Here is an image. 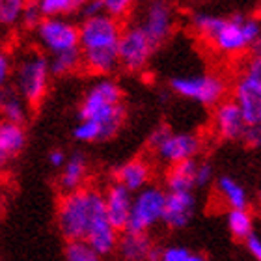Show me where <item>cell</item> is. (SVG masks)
Instances as JSON below:
<instances>
[{
    "label": "cell",
    "mask_w": 261,
    "mask_h": 261,
    "mask_svg": "<svg viewBox=\"0 0 261 261\" xmlns=\"http://www.w3.org/2000/svg\"><path fill=\"white\" fill-rule=\"evenodd\" d=\"M198 163H200L198 159H192L187 163L170 166L168 174H166V183H164L166 192H194Z\"/></svg>",
    "instance_id": "obj_20"
},
{
    "label": "cell",
    "mask_w": 261,
    "mask_h": 261,
    "mask_svg": "<svg viewBox=\"0 0 261 261\" xmlns=\"http://www.w3.org/2000/svg\"><path fill=\"white\" fill-rule=\"evenodd\" d=\"M50 76L49 58L39 50H30L17 62L13 69V92L28 107H38L47 97Z\"/></svg>",
    "instance_id": "obj_5"
},
{
    "label": "cell",
    "mask_w": 261,
    "mask_h": 261,
    "mask_svg": "<svg viewBox=\"0 0 261 261\" xmlns=\"http://www.w3.org/2000/svg\"><path fill=\"white\" fill-rule=\"evenodd\" d=\"M155 243L147 233H123L118 241V256L121 261H147L155 252Z\"/></svg>",
    "instance_id": "obj_19"
},
{
    "label": "cell",
    "mask_w": 261,
    "mask_h": 261,
    "mask_svg": "<svg viewBox=\"0 0 261 261\" xmlns=\"http://www.w3.org/2000/svg\"><path fill=\"white\" fill-rule=\"evenodd\" d=\"M170 90L181 99L198 103L201 107H217L226 101L229 86L226 79L217 73H194V75L172 76L168 82Z\"/></svg>",
    "instance_id": "obj_6"
},
{
    "label": "cell",
    "mask_w": 261,
    "mask_h": 261,
    "mask_svg": "<svg viewBox=\"0 0 261 261\" xmlns=\"http://www.w3.org/2000/svg\"><path fill=\"white\" fill-rule=\"evenodd\" d=\"M157 47L151 43L144 30L138 24H130L123 28L118 45V56H120V67L127 73H138L146 69L153 53Z\"/></svg>",
    "instance_id": "obj_8"
},
{
    "label": "cell",
    "mask_w": 261,
    "mask_h": 261,
    "mask_svg": "<svg viewBox=\"0 0 261 261\" xmlns=\"http://www.w3.org/2000/svg\"><path fill=\"white\" fill-rule=\"evenodd\" d=\"M259 200H261V194H259Z\"/></svg>",
    "instance_id": "obj_43"
},
{
    "label": "cell",
    "mask_w": 261,
    "mask_h": 261,
    "mask_svg": "<svg viewBox=\"0 0 261 261\" xmlns=\"http://www.w3.org/2000/svg\"><path fill=\"white\" fill-rule=\"evenodd\" d=\"M201 146H203V140L200 135L191 133V130H179V133L172 130L166 136V140L153 153L161 163L175 166V164L196 159V155L201 151Z\"/></svg>",
    "instance_id": "obj_10"
},
{
    "label": "cell",
    "mask_w": 261,
    "mask_h": 261,
    "mask_svg": "<svg viewBox=\"0 0 261 261\" xmlns=\"http://www.w3.org/2000/svg\"><path fill=\"white\" fill-rule=\"evenodd\" d=\"M49 65H50L53 76L73 75V73H76L81 67H84L81 49L65 50V53H60V55L49 56Z\"/></svg>",
    "instance_id": "obj_23"
},
{
    "label": "cell",
    "mask_w": 261,
    "mask_h": 261,
    "mask_svg": "<svg viewBox=\"0 0 261 261\" xmlns=\"http://www.w3.org/2000/svg\"><path fill=\"white\" fill-rule=\"evenodd\" d=\"M88 177V159L84 153L75 151L67 157V163L60 170L58 175V187L62 194H71L84 189V181Z\"/></svg>",
    "instance_id": "obj_18"
},
{
    "label": "cell",
    "mask_w": 261,
    "mask_h": 261,
    "mask_svg": "<svg viewBox=\"0 0 261 261\" xmlns=\"http://www.w3.org/2000/svg\"><path fill=\"white\" fill-rule=\"evenodd\" d=\"M151 177H153V168L151 164L147 163L146 159L135 157L129 159L125 163H121L118 168L114 170V181L120 183L130 191L133 194L140 192L142 189L151 185Z\"/></svg>",
    "instance_id": "obj_16"
},
{
    "label": "cell",
    "mask_w": 261,
    "mask_h": 261,
    "mask_svg": "<svg viewBox=\"0 0 261 261\" xmlns=\"http://www.w3.org/2000/svg\"><path fill=\"white\" fill-rule=\"evenodd\" d=\"M243 75L250 76V79H254V81L261 82V58H257V56H250V58L245 62Z\"/></svg>",
    "instance_id": "obj_35"
},
{
    "label": "cell",
    "mask_w": 261,
    "mask_h": 261,
    "mask_svg": "<svg viewBox=\"0 0 261 261\" xmlns=\"http://www.w3.org/2000/svg\"><path fill=\"white\" fill-rule=\"evenodd\" d=\"M250 147H257L259 149L261 147V123H257V125H250L248 129H246V135H245V140Z\"/></svg>",
    "instance_id": "obj_37"
},
{
    "label": "cell",
    "mask_w": 261,
    "mask_h": 261,
    "mask_svg": "<svg viewBox=\"0 0 261 261\" xmlns=\"http://www.w3.org/2000/svg\"><path fill=\"white\" fill-rule=\"evenodd\" d=\"M43 19L45 17H43V13H41V10H39L38 2H27V4H24V10H22V17H21L22 28L36 32Z\"/></svg>",
    "instance_id": "obj_29"
},
{
    "label": "cell",
    "mask_w": 261,
    "mask_h": 261,
    "mask_svg": "<svg viewBox=\"0 0 261 261\" xmlns=\"http://www.w3.org/2000/svg\"><path fill=\"white\" fill-rule=\"evenodd\" d=\"M56 224L65 243L86 241L99 256H110L118 248L120 231L110 224L105 209V196L99 189L84 187L62 194L56 207Z\"/></svg>",
    "instance_id": "obj_1"
},
{
    "label": "cell",
    "mask_w": 261,
    "mask_h": 261,
    "mask_svg": "<svg viewBox=\"0 0 261 261\" xmlns=\"http://www.w3.org/2000/svg\"><path fill=\"white\" fill-rule=\"evenodd\" d=\"M27 146V130L22 125L0 121V168L13 163Z\"/></svg>",
    "instance_id": "obj_17"
},
{
    "label": "cell",
    "mask_w": 261,
    "mask_h": 261,
    "mask_svg": "<svg viewBox=\"0 0 261 261\" xmlns=\"http://www.w3.org/2000/svg\"><path fill=\"white\" fill-rule=\"evenodd\" d=\"M256 17H257V21L261 22V6H259V10H257V15Z\"/></svg>",
    "instance_id": "obj_42"
},
{
    "label": "cell",
    "mask_w": 261,
    "mask_h": 261,
    "mask_svg": "<svg viewBox=\"0 0 261 261\" xmlns=\"http://www.w3.org/2000/svg\"><path fill=\"white\" fill-rule=\"evenodd\" d=\"M245 246H246V250H248V254H250L254 259L261 261V237L259 235L252 233L250 237L245 241Z\"/></svg>",
    "instance_id": "obj_36"
},
{
    "label": "cell",
    "mask_w": 261,
    "mask_h": 261,
    "mask_svg": "<svg viewBox=\"0 0 261 261\" xmlns=\"http://www.w3.org/2000/svg\"><path fill=\"white\" fill-rule=\"evenodd\" d=\"M138 27L151 39L155 47H161L172 38L175 28V13L172 6L166 2H149L144 8Z\"/></svg>",
    "instance_id": "obj_11"
},
{
    "label": "cell",
    "mask_w": 261,
    "mask_h": 261,
    "mask_svg": "<svg viewBox=\"0 0 261 261\" xmlns=\"http://www.w3.org/2000/svg\"><path fill=\"white\" fill-rule=\"evenodd\" d=\"M125 118L127 107L123 103V90L110 76H101L93 82L79 105V121L95 123L101 142L114 138L125 123Z\"/></svg>",
    "instance_id": "obj_3"
},
{
    "label": "cell",
    "mask_w": 261,
    "mask_h": 261,
    "mask_svg": "<svg viewBox=\"0 0 261 261\" xmlns=\"http://www.w3.org/2000/svg\"><path fill=\"white\" fill-rule=\"evenodd\" d=\"M84 69L95 76H109L120 69V45L123 24L109 15H97L92 19H82L79 22Z\"/></svg>",
    "instance_id": "obj_2"
},
{
    "label": "cell",
    "mask_w": 261,
    "mask_h": 261,
    "mask_svg": "<svg viewBox=\"0 0 261 261\" xmlns=\"http://www.w3.org/2000/svg\"><path fill=\"white\" fill-rule=\"evenodd\" d=\"M105 13V0H92V2H84L81 8V21L82 19H92V17L103 15Z\"/></svg>",
    "instance_id": "obj_33"
},
{
    "label": "cell",
    "mask_w": 261,
    "mask_h": 261,
    "mask_svg": "<svg viewBox=\"0 0 261 261\" xmlns=\"http://www.w3.org/2000/svg\"><path fill=\"white\" fill-rule=\"evenodd\" d=\"M130 10H133V2L129 0H105V15L120 22L129 17Z\"/></svg>",
    "instance_id": "obj_30"
},
{
    "label": "cell",
    "mask_w": 261,
    "mask_h": 261,
    "mask_svg": "<svg viewBox=\"0 0 261 261\" xmlns=\"http://www.w3.org/2000/svg\"><path fill=\"white\" fill-rule=\"evenodd\" d=\"M24 4L27 2H22V0H0V27L19 24Z\"/></svg>",
    "instance_id": "obj_27"
},
{
    "label": "cell",
    "mask_w": 261,
    "mask_h": 261,
    "mask_svg": "<svg viewBox=\"0 0 261 261\" xmlns=\"http://www.w3.org/2000/svg\"><path fill=\"white\" fill-rule=\"evenodd\" d=\"M11 73H13V64L8 53L0 49V88L6 86V82L10 81Z\"/></svg>",
    "instance_id": "obj_34"
},
{
    "label": "cell",
    "mask_w": 261,
    "mask_h": 261,
    "mask_svg": "<svg viewBox=\"0 0 261 261\" xmlns=\"http://www.w3.org/2000/svg\"><path fill=\"white\" fill-rule=\"evenodd\" d=\"M261 36V22L256 15L235 11L231 15H215L205 41L224 56H241L252 49Z\"/></svg>",
    "instance_id": "obj_4"
},
{
    "label": "cell",
    "mask_w": 261,
    "mask_h": 261,
    "mask_svg": "<svg viewBox=\"0 0 261 261\" xmlns=\"http://www.w3.org/2000/svg\"><path fill=\"white\" fill-rule=\"evenodd\" d=\"M170 133H172V129H170L166 123H161V125L155 127V129L149 133V136H147V146H149V149L155 151V149L166 140V136H168Z\"/></svg>",
    "instance_id": "obj_32"
},
{
    "label": "cell",
    "mask_w": 261,
    "mask_h": 261,
    "mask_svg": "<svg viewBox=\"0 0 261 261\" xmlns=\"http://www.w3.org/2000/svg\"><path fill=\"white\" fill-rule=\"evenodd\" d=\"M226 226L235 239L246 241L254 233V217L248 209H228L226 213Z\"/></svg>",
    "instance_id": "obj_22"
},
{
    "label": "cell",
    "mask_w": 261,
    "mask_h": 261,
    "mask_svg": "<svg viewBox=\"0 0 261 261\" xmlns=\"http://www.w3.org/2000/svg\"><path fill=\"white\" fill-rule=\"evenodd\" d=\"M147 261H163V248H155V252H153L151 254V257H149V259Z\"/></svg>",
    "instance_id": "obj_40"
},
{
    "label": "cell",
    "mask_w": 261,
    "mask_h": 261,
    "mask_svg": "<svg viewBox=\"0 0 261 261\" xmlns=\"http://www.w3.org/2000/svg\"><path fill=\"white\" fill-rule=\"evenodd\" d=\"M213 177H215V170H213L211 163L200 161L198 168H196V189H203V187L211 185Z\"/></svg>",
    "instance_id": "obj_31"
},
{
    "label": "cell",
    "mask_w": 261,
    "mask_h": 261,
    "mask_svg": "<svg viewBox=\"0 0 261 261\" xmlns=\"http://www.w3.org/2000/svg\"><path fill=\"white\" fill-rule=\"evenodd\" d=\"M34 34L38 45L50 56L79 49L81 43L79 24L71 19H43Z\"/></svg>",
    "instance_id": "obj_9"
},
{
    "label": "cell",
    "mask_w": 261,
    "mask_h": 261,
    "mask_svg": "<svg viewBox=\"0 0 261 261\" xmlns=\"http://www.w3.org/2000/svg\"><path fill=\"white\" fill-rule=\"evenodd\" d=\"M166 196H168L166 189L159 185H149L140 192H136L125 229L127 233H147L149 229L163 222Z\"/></svg>",
    "instance_id": "obj_7"
},
{
    "label": "cell",
    "mask_w": 261,
    "mask_h": 261,
    "mask_svg": "<svg viewBox=\"0 0 261 261\" xmlns=\"http://www.w3.org/2000/svg\"><path fill=\"white\" fill-rule=\"evenodd\" d=\"M250 55L252 56H257V58H261V36L256 39V41H254V45H252Z\"/></svg>",
    "instance_id": "obj_39"
},
{
    "label": "cell",
    "mask_w": 261,
    "mask_h": 261,
    "mask_svg": "<svg viewBox=\"0 0 261 261\" xmlns=\"http://www.w3.org/2000/svg\"><path fill=\"white\" fill-rule=\"evenodd\" d=\"M215 187L217 194L228 205V209H248V192L231 175H220Z\"/></svg>",
    "instance_id": "obj_21"
},
{
    "label": "cell",
    "mask_w": 261,
    "mask_h": 261,
    "mask_svg": "<svg viewBox=\"0 0 261 261\" xmlns=\"http://www.w3.org/2000/svg\"><path fill=\"white\" fill-rule=\"evenodd\" d=\"M8 92H10V90L0 88V109H2V103H4V99H6V95H8Z\"/></svg>",
    "instance_id": "obj_41"
},
{
    "label": "cell",
    "mask_w": 261,
    "mask_h": 261,
    "mask_svg": "<svg viewBox=\"0 0 261 261\" xmlns=\"http://www.w3.org/2000/svg\"><path fill=\"white\" fill-rule=\"evenodd\" d=\"M67 157H69V155H67L64 149H53V151L47 155V161H49V164L55 170H62L65 166V163H67Z\"/></svg>",
    "instance_id": "obj_38"
},
{
    "label": "cell",
    "mask_w": 261,
    "mask_h": 261,
    "mask_svg": "<svg viewBox=\"0 0 261 261\" xmlns=\"http://www.w3.org/2000/svg\"><path fill=\"white\" fill-rule=\"evenodd\" d=\"M84 2L81 0H39L38 6L45 19H69L81 13Z\"/></svg>",
    "instance_id": "obj_24"
},
{
    "label": "cell",
    "mask_w": 261,
    "mask_h": 261,
    "mask_svg": "<svg viewBox=\"0 0 261 261\" xmlns=\"http://www.w3.org/2000/svg\"><path fill=\"white\" fill-rule=\"evenodd\" d=\"M198 209L194 192H168L163 224L168 229H183L192 222Z\"/></svg>",
    "instance_id": "obj_15"
},
{
    "label": "cell",
    "mask_w": 261,
    "mask_h": 261,
    "mask_svg": "<svg viewBox=\"0 0 261 261\" xmlns=\"http://www.w3.org/2000/svg\"><path fill=\"white\" fill-rule=\"evenodd\" d=\"M0 114H2L4 121L22 125L28 116V105L15 92H8L4 103H2V109H0Z\"/></svg>",
    "instance_id": "obj_25"
},
{
    "label": "cell",
    "mask_w": 261,
    "mask_h": 261,
    "mask_svg": "<svg viewBox=\"0 0 261 261\" xmlns=\"http://www.w3.org/2000/svg\"><path fill=\"white\" fill-rule=\"evenodd\" d=\"M163 261H209L198 252L185 246H166L163 248Z\"/></svg>",
    "instance_id": "obj_28"
},
{
    "label": "cell",
    "mask_w": 261,
    "mask_h": 261,
    "mask_svg": "<svg viewBox=\"0 0 261 261\" xmlns=\"http://www.w3.org/2000/svg\"><path fill=\"white\" fill-rule=\"evenodd\" d=\"M248 123L241 114L239 107L226 99L213 110V133L224 142H239L245 140Z\"/></svg>",
    "instance_id": "obj_13"
},
{
    "label": "cell",
    "mask_w": 261,
    "mask_h": 261,
    "mask_svg": "<svg viewBox=\"0 0 261 261\" xmlns=\"http://www.w3.org/2000/svg\"><path fill=\"white\" fill-rule=\"evenodd\" d=\"M231 101L239 107L248 127L261 123V82L241 73L231 84Z\"/></svg>",
    "instance_id": "obj_12"
},
{
    "label": "cell",
    "mask_w": 261,
    "mask_h": 261,
    "mask_svg": "<svg viewBox=\"0 0 261 261\" xmlns=\"http://www.w3.org/2000/svg\"><path fill=\"white\" fill-rule=\"evenodd\" d=\"M103 257L88 245L86 241H69L65 243L64 261H101Z\"/></svg>",
    "instance_id": "obj_26"
},
{
    "label": "cell",
    "mask_w": 261,
    "mask_h": 261,
    "mask_svg": "<svg viewBox=\"0 0 261 261\" xmlns=\"http://www.w3.org/2000/svg\"><path fill=\"white\" fill-rule=\"evenodd\" d=\"M105 196V209H107V217L110 224L114 226L120 233L127 229L130 218V209H133V198L135 194L127 191L125 187L112 181L103 192Z\"/></svg>",
    "instance_id": "obj_14"
}]
</instances>
